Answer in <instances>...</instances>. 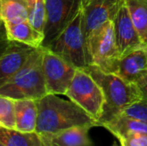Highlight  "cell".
Masks as SVG:
<instances>
[{
	"mask_svg": "<svg viewBox=\"0 0 147 146\" xmlns=\"http://www.w3.org/2000/svg\"><path fill=\"white\" fill-rule=\"evenodd\" d=\"M38 117L36 132L53 133L78 125L98 126V123L72 100H65L57 94H46L37 100Z\"/></svg>",
	"mask_w": 147,
	"mask_h": 146,
	"instance_id": "1",
	"label": "cell"
},
{
	"mask_svg": "<svg viewBox=\"0 0 147 146\" xmlns=\"http://www.w3.org/2000/svg\"><path fill=\"white\" fill-rule=\"evenodd\" d=\"M84 70L94 78L104 95V107L98 120V126H103L123 113L128 106L142 99L135 83L126 81L117 74L105 72L94 64H90Z\"/></svg>",
	"mask_w": 147,
	"mask_h": 146,
	"instance_id": "2",
	"label": "cell"
},
{
	"mask_svg": "<svg viewBox=\"0 0 147 146\" xmlns=\"http://www.w3.org/2000/svg\"><path fill=\"white\" fill-rule=\"evenodd\" d=\"M43 47L35 48L18 72L0 88V94L13 99L38 100L47 93L42 68Z\"/></svg>",
	"mask_w": 147,
	"mask_h": 146,
	"instance_id": "3",
	"label": "cell"
},
{
	"mask_svg": "<svg viewBox=\"0 0 147 146\" xmlns=\"http://www.w3.org/2000/svg\"><path fill=\"white\" fill-rule=\"evenodd\" d=\"M82 10V9H81ZM77 69H84L91 63L87 41L82 29V12L47 46Z\"/></svg>",
	"mask_w": 147,
	"mask_h": 146,
	"instance_id": "4",
	"label": "cell"
},
{
	"mask_svg": "<svg viewBox=\"0 0 147 146\" xmlns=\"http://www.w3.org/2000/svg\"><path fill=\"white\" fill-rule=\"evenodd\" d=\"M65 95L98 123L104 107V95L94 78L84 69H77Z\"/></svg>",
	"mask_w": 147,
	"mask_h": 146,
	"instance_id": "5",
	"label": "cell"
},
{
	"mask_svg": "<svg viewBox=\"0 0 147 146\" xmlns=\"http://www.w3.org/2000/svg\"><path fill=\"white\" fill-rule=\"evenodd\" d=\"M86 41L91 63L105 72L113 73L120 53L115 41L112 20L95 30Z\"/></svg>",
	"mask_w": 147,
	"mask_h": 146,
	"instance_id": "6",
	"label": "cell"
},
{
	"mask_svg": "<svg viewBox=\"0 0 147 146\" xmlns=\"http://www.w3.org/2000/svg\"><path fill=\"white\" fill-rule=\"evenodd\" d=\"M42 47V68L47 93L65 95L77 68L47 47Z\"/></svg>",
	"mask_w": 147,
	"mask_h": 146,
	"instance_id": "7",
	"label": "cell"
},
{
	"mask_svg": "<svg viewBox=\"0 0 147 146\" xmlns=\"http://www.w3.org/2000/svg\"><path fill=\"white\" fill-rule=\"evenodd\" d=\"M45 2L47 17L42 46H47L71 23L83 5L82 0H45Z\"/></svg>",
	"mask_w": 147,
	"mask_h": 146,
	"instance_id": "8",
	"label": "cell"
},
{
	"mask_svg": "<svg viewBox=\"0 0 147 146\" xmlns=\"http://www.w3.org/2000/svg\"><path fill=\"white\" fill-rule=\"evenodd\" d=\"M124 0H88L82 6V29L86 39L95 30L113 20Z\"/></svg>",
	"mask_w": 147,
	"mask_h": 146,
	"instance_id": "9",
	"label": "cell"
},
{
	"mask_svg": "<svg viewBox=\"0 0 147 146\" xmlns=\"http://www.w3.org/2000/svg\"><path fill=\"white\" fill-rule=\"evenodd\" d=\"M112 22L115 41L120 56L132 49L138 48L143 45L125 3L121 6Z\"/></svg>",
	"mask_w": 147,
	"mask_h": 146,
	"instance_id": "10",
	"label": "cell"
},
{
	"mask_svg": "<svg viewBox=\"0 0 147 146\" xmlns=\"http://www.w3.org/2000/svg\"><path fill=\"white\" fill-rule=\"evenodd\" d=\"M145 72H147V46L145 45L121 55L113 71L114 74L132 83Z\"/></svg>",
	"mask_w": 147,
	"mask_h": 146,
	"instance_id": "11",
	"label": "cell"
},
{
	"mask_svg": "<svg viewBox=\"0 0 147 146\" xmlns=\"http://www.w3.org/2000/svg\"><path fill=\"white\" fill-rule=\"evenodd\" d=\"M34 49L28 45L11 41L7 50L0 57V88L18 72Z\"/></svg>",
	"mask_w": 147,
	"mask_h": 146,
	"instance_id": "12",
	"label": "cell"
},
{
	"mask_svg": "<svg viewBox=\"0 0 147 146\" xmlns=\"http://www.w3.org/2000/svg\"><path fill=\"white\" fill-rule=\"evenodd\" d=\"M89 125H78L53 133L39 134L43 146H90L92 145Z\"/></svg>",
	"mask_w": 147,
	"mask_h": 146,
	"instance_id": "13",
	"label": "cell"
},
{
	"mask_svg": "<svg viewBox=\"0 0 147 146\" xmlns=\"http://www.w3.org/2000/svg\"><path fill=\"white\" fill-rule=\"evenodd\" d=\"M3 24L6 36L10 41L22 43L33 48H38L43 45L44 34L38 31L27 19L16 22H5Z\"/></svg>",
	"mask_w": 147,
	"mask_h": 146,
	"instance_id": "14",
	"label": "cell"
},
{
	"mask_svg": "<svg viewBox=\"0 0 147 146\" xmlns=\"http://www.w3.org/2000/svg\"><path fill=\"white\" fill-rule=\"evenodd\" d=\"M15 129L23 132H36L38 108L35 99H15Z\"/></svg>",
	"mask_w": 147,
	"mask_h": 146,
	"instance_id": "15",
	"label": "cell"
},
{
	"mask_svg": "<svg viewBox=\"0 0 147 146\" xmlns=\"http://www.w3.org/2000/svg\"><path fill=\"white\" fill-rule=\"evenodd\" d=\"M0 141L3 146H43L37 132H23L0 126Z\"/></svg>",
	"mask_w": 147,
	"mask_h": 146,
	"instance_id": "16",
	"label": "cell"
},
{
	"mask_svg": "<svg viewBox=\"0 0 147 146\" xmlns=\"http://www.w3.org/2000/svg\"><path fill=\"white\" fill-rule=\"evenodd\" d=\"M143 45L147 46V0H124Z\"/></svg>",
	"mask_w": 147,
	"mask_h": 146,
	"instance_id": "17",
	"label": "cell"
},
{
	"mask_svg": "<svg viewBox=\"0 0 147 146\" xmlns=\"http://www.w3.org/2000/svg\"><path fill=\"white\" fill-rule=\"evenodd\" d=\"M27 16V0H0V20L3 23L26 20Z\"/></svg>",
	"mask_w": 147,
	"mask_h": 146,
	"instance_id": "18",
	"label": "cell"
},
{
	"mask_svg": "<svg viewBox=\"0 0 147 146\" xmlns=\"http://www.w3.org/2000/svg\"><path fill=\"white\" fill-rule=\"evenodd\" d=\"M27 20L38 31L44 34L46 24V2L45 0H27Z\"/></svg>",
	"mask_w": 147,
	"mask_h": 146,
	"instance_id": "19",
	"label": "cell"
},
{
	"mask_svg": "<svg viewBox=\"0 0 147 146\" xmlns=\"http://www.w3.org/2000/svg\"><path fill=\"white\" fill-rule=\"evenodd\" d=\"M15 99L0 94V126L15 128Z\"/></svg>",
	"mask_w": 147,
	"mask_h": 146,
	"instance_id": "20",
	"label": "cell"
},
{
	"mask_svg": "<svg viewBox=\"0 0 147 146\" xmlns=\"http://www.w3.org/2000/svg\"><path fill=\"white\" fill-rule=\"evenodd\" d=\"M122 146H147V133L131 131L116 137Z\"/></svg>",
	"mask_w": 147,
	"mask_h": 146,
	"instance_id": "21",
	"label": "cell"
},
{
	"mask_svg": "<svg viewBox=\"0 0 147 146\" xmlns=\"http://www.w3.org/2000/svg\"><path fill=\"white\" fill-rule=\"evenodd\" d=\"M123 113L128 115V116L143 120L144 122L147 123V101L143 99L139 100V101L128 106L123 111Z\"/></svg>",
	"mask_w": 147,
	"mask_h": 146,
	"instance_id": "22",
	"label": "cell"
},
{
	"mask_svg": "<svg viewBox=\"0 0 147 146\" xmlns=\"http://www.w3.org/2000/svg\"><path fill=\"white\" fill-rule=\"evenodd\" d=\"M134 83L139 90L141 98L147 101V72L142 74Z\"/></svg>",
	"mask_w": 147,
	"mask_h": 146,
	"instance_id": "23",
	"label": "cell"
},
{
	"mask_svg": "<svg viewBox=\"0 0 147 146\" xmlns=\"http://www.w3.org/2000/svg\"><path fill=\"white\" fill-rule=\"evenodd\" d=\"M11 44V41L7 38V36L4 35L3 37L0 38V57L2 56L4 52L7 50V48L9 47V45Z\"/></svg>",
	"mask_w": 147,
	"mask_h": 146,
	"instance_id": "24",
	"label": "cell"
},
{
	"mask_svg": "<svg viewBox=\"0 0 147 146\" xmlns=\"http://www.w3.org/2000/svg\"><path fill=\"white\" fill-rule=\"evenodd\" d=\"M4 35H6V31H5V27H4L3 22L0 20V38L3 37Z\"/></svg>",
	"mask_w": 147,
	"mask_h": 146,
	"instance_id": "25",
	"label": "cell"
},
{
	"mask_svg": "<svg viewBox=\"0 0 147 146\" xmlns=\"http://www.w3.org/2000/svg\"><path fill=\"white\" fill-rule=\"evenodd\" d=\"M82 1H83V4H84V3H85L86 1H88V0H82ZM82 6H83V5H82Z\"/></svg>",
	"mask_w": 147,
	"mask_h": 146,
	"instance_id": "26",
	"label": "cell"
},
{
	"mask_svg": "<svg viewBox=\"0 0 147 146\" xmlns=\"http://www.w3.org/2000/svg\"><path fill=\"white\" fill-rule=\"evenodd\" d=\"M0 146H3V144H2V142L0 141Z\"/></svg>",
	"mask_w": 147,
	"mask_h": 146,
	"instance_id": "27",
	"label": "cell"
}]
</instances>
